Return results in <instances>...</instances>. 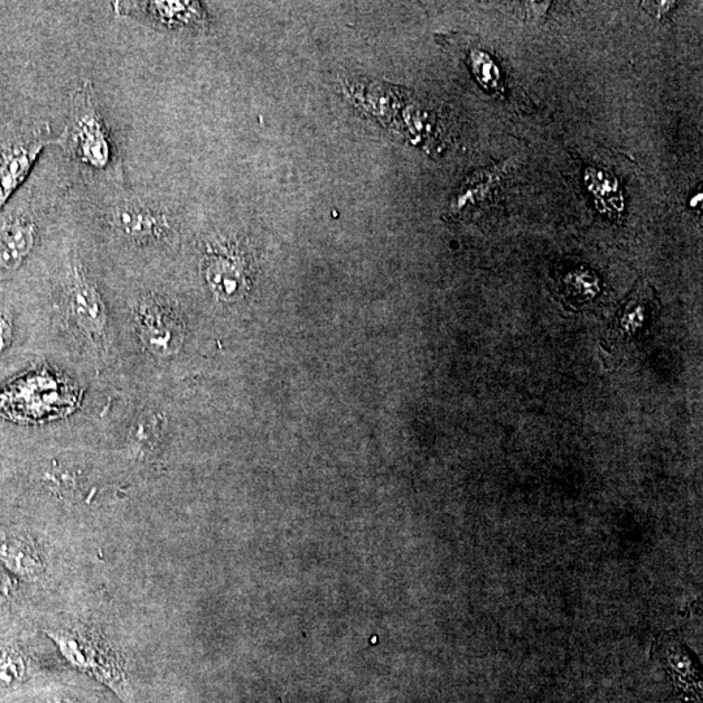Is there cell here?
<instances>
[{
	"instance_id": "cell-1",
	"label": "cell",
	"mask_w": 703,
	"mask_h": 703,
	"mask_svg": "<svg viewBox=\"0 0 703 703\" xmlns=\"http://www.w3.org/2000/svg\"><path fill=\"white\" fill-rule=\"evenodd\" d=\"M54 145L85 174L123 184L122 155L99 109L93 81H81L69 94L67 124Z\"/></svg>"
},
{
	"instance_id": "cell-2",
	"label": "cell",
	"mask_w": 703,
	"mask_h": 703,
	"mask_svg": "<svg viewBox=\"0 0 703 703\" xmlns=\"http://www.w3.org/2000/svg\"><path fill=\"white\" fill-rule=\"evenodd\" d=\"M47 635L69 664L114 690L125 703H132L122 657L99 633L89 628H73L49 631Z\"/></svg>"
},
{
	"instance_id": "cell-3",
	"label": "cell",
	"mask_w": 703,
	"mask_h": 703,
	"mask_svg": "<svg viewBox=\"0 0 703 703\" xmlns=\"http://www.w3.org/2000/svg\"><path fill=\"white\" fill-rule=\"evenodd\" d=\"M54 141L50 124L38 123L0 144V210L28 178L42 150Z\"/></svg>"
},
{
	"instance_id": "cell-4",
	"label": "cell",
	"mask_w": 703,
	"mask_h": 703,
	"mask_svg": "<svg viewBox=\"0 0 703 703\" xmlns=\"http://www.w3.org/2000/svg\"><path fill=\"white\" fill-rule=\"evenodd\" d=\"M136 323L142 344L158 359L176 355L184 340L178 310L161 296L144 297L136 306Z\"/></svg>"
},
{
	"instance_id": "cell-5",
	"label": "cell",
	"mask_w": 703,
	"mask_h": 703,
	"mask_svg": "<svg viewBox=\"0 0 703 703\" xmlns=\"http://www.w3.org/2000/svg\"><path fill=\"white\" fill-rule=\"evenodd\" d=\"M112 11L167 32H205L209 17L198 2H115Z\"/></svg>"
},
{
	"instance_id": "cell-6",
	"label": "cell",
	"mask_w": 703,
	"mask_h": 703,
	"mask_svg": "<svg viewBox=\"0 0 703 703\" xmlns=\"http://www.w3.org/2000/svg\"><path fill=\"white\" fill-rule=\"evenodd\" d=\"M107 222L112 231L136 244L170 243L176 234L168 215L138 201H122L112 206Z\"/></svg>"
},
{
	"instance_id": "cell-7",
	"label": "cell",
	"mask_w": 703,
	"mask_h": 703,
	"mask_svg": "<svg viewBox=\"0 0 703 703\" xmlns=\"http://www.w3.org/2000/svg\"><path fill=\"white\" fill-rule=\"evenodd\" d=\"M68 305L80 330L93 342H101L107 326L106 306L79 262L69 271Z\"/></svg>"
},
{
	"instance_id": "cell-8",
	"label": "cell",
	"mask_w": 703,
	"mask_h": 703,
	"mask_svg": "<svg viewBox=\"0 0 703 703\" xmlns=\"http://www.w3.org/2000/svg\"><path fill=\"white\" fill-rule=\"evenodd\" d=\"M206 282L218 299L235 301L248 287L247 265L231 249L214 250L205 261Z\"/></svg>"
},
{
	"instance_id": "cell-9",
	"label": "cell",
	"mask_w": 703,
	"mask_h": 703,
	"mask_svg": "<svg viewBox=\"0 0 703 703\" xmlns=\"http://www.w3.org/2000/svg\"><path fill=\"white\" fill-rule=\"evenodd\" d=\"M36 236V224L28 218H10L0 224V269L16 270L32 252Z\"/></svg>"
},
{
	"instance_id": "cell-10",
	"label": "cell",
	"mask_w": 703,
	"mask_h": 703,
	"mask_svg": "<svg viewBox=\"0 0 703 703\" xmlns=\"http://www.w3.org/2000/svg\"><path fill=\"white\" fill-rule=\"evenodd\" d=\"M0 560L23 579H37L45 569L40 551L27 538L0 539Z\"/></svg>"
},
{
	"instance_id": "cell-11",
	"label": "cell",
	"mask_w": 703,
	"mask_h": 703,
	"mask_svg": "<svg viewBox=\"0 0 703 703\" xmlns=\"http://www.w3.org/2000/svg\"><path fill=\"white\" fill-rule=\"evenodd\" d=\"M502 179L503 172L499 168L478 172L468 179L460 192L457 193L455 201L452 202V209L455 213H460L468 207L481 205L483 201L491 197Z\"/></svg>"
},
{
	"instance_id": "cell-12",
	"label": "cell",
	"mask_w": 703,
	"mask_h": 703,
	"mask_svg": "<svg viewBox=\"0 0 703 703\" xmlns=\"http://www.w3.org/2000/svg\"><path fill=\"white\" fill-rule=\"evenodd\" d=\"M585 181L598 205L606 206V211H623V197L619 191L618 180L614 176L607 171L589 168L585 174Z\"/></svg>"
},
{
	"instance_id": "cell-13",
	"label": "cell",
	"mask_w": 703,
	"mask_h": 703,
	"mask_svg": "<svg viewBox=\"0 0 703 703\" xmlns=\"http://www.w3.org/2000/svg\"><path fill=\"white\" fill-rule=\"evenodd\" d=\"M162 434L161 417L155 413L145 414L137 421L129 437V448L138 457L153 454Z\"/></svg>"
},
{
	"instance_id": "cell-14",
	"label": "cell",
	"mask_w": 703,
	"mask_h": 703,
	"mask_svg": "<svg viewBox=\"0 0 703 703\" xmlns=\"http://www.w3.org/2000/svg\"><path fill=\"white\" fill-rule=\"evenodd\" d=\"M28 674L24 654L15 648L0 650V689L15 688Z\"/></svg>"
},
{
	"instance_id": "cell-15",
	"label": "cell",
	"mask_w": 703,
	"mask_h": 703,
	"mask_svg": "<svg viewBox=\"0 0 703 703\" xmlns=\"http://www.w3.org/2000/svg\"><path fill=\"white\" fill-rule=\"evenodd\" d=\"M472 67L478 81L486 89L497 90V92L503 89L499 68L489 55L481 53V51H474L472 54Z\"/></svg>"
},
{
	"instance_id": "cell-16",
	"label": "cell",
	"mask_w": 703,
	"mask_h": 703,
	"mask_svg": "<svg viewBox=\"0 0 703 703\" xmlns=\"http://www.w3.org/2000/svg\"><path fill=\"white\" fill-rule=\"evenodd\" d=\"M12 327L10 318L3 312H0V353L8 347L11 342Z\"/></svg>"
},
{
	"instance_id": "cell-17",
	"label": "cell",
	"mask_w": 703,
	"mask_h": 703,
	"mask_svg": "<svg viewBox=\"0 0 703 703\" xmlns=\"http://www.w3.org/2000/svg\"><path fill=\"white\" fill-rule=\"evenodd\" d=\"M50 703H73V702L69 701V700H63V698H56V700L51 701Z\"/></svg>"
}]
</instances>
